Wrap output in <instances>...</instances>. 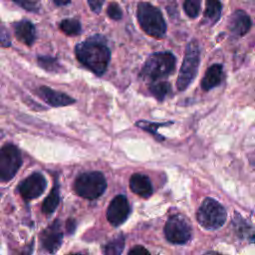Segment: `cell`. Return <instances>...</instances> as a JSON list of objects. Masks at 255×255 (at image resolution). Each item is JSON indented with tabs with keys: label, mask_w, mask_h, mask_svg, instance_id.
<instances>
[{
	"label": "cell",
	"mask_w": 255,
	"mask_h": 255,
	"mask_svg": "<svg viewBox=\"0 0 255 255\" xmlns=\"http://www.w3.org/2000/svg\"><path fill=\"white\" fill-rule=\"evenodd\" d=\"M14 31L17 39L22 43L30 46L34 43L36 30L34 25L28 20H21L14 24Z\"/></svg>",
	"instance_id": "15"
},
{
	"label": "cell",
	"mask_w": 255,
	"mask_h": 255,
	"mask_svg": "<svg viewBox=\"0 0 255 255\" xmlns=\"http://www.w3.org/2000/svg\"><path fill=\"white\" fill-rule=\"evenodd\" d=\"M47 181L40 172H34L22 180L18 186V190L24 199L30 200L39 197L45 190Z\"/></svg>",
	"instance_id": "9"
},
{
	"label": "cell",
	"mask_w": 255,
	"mask_h": 255,
	"mask_svg": "<svg viewBox=\"0 0 255 255\" xmlns=\"http://www.w3.org/2000/svg\"><path fill=\"white\" fill-rule=\"evenodd\" d=\"M20 7L24 8L30 12H37L39 10V5L36 0H12Z\"/></svg>",
	"instance_id": "26"
},
{
	"label": "cell",
	"mask_w": 255,
	"mask_h": 255,
	"mask_svg": "<svg viewBox=\"0 0 255 255\" xmlns=\"http://www.w3.org/2000/svg\"><path fill=\"white\" fill-rule=\"evenodd\" d=\"M129 204L125 195H117L109 204L107 218L114 226L123 224L129 215Z\"/></svg>",
	"instance_id": "10"
},
{
	"label": "cell",
	"mask_w": 255,
	"mask_h": 255,
	"mask_svg": "<svg viewBox=\"0 0 255 255\" xmlns=\"http://www.w3.org/2000/svg\"><path fill=\"white\" fill-rule=\"evenodd\" d=\"M105 1L106 0H88V3L92 11H94L95 13H100Z\"/></svg>",
	"instance_id": "27"
},
{
	"label": "cell",
	"mask_w": 255,
	"mask_h": 255,
	"mask_svg": "<svg viewBox=\"0 0 255 255\" xmlns=\"http://www.w3.org/2000/svg\"><path fill=\"white\" fill-rule=\"evenodd\" d=\"M38 96L52 107H64L75 103V100L68 95L54 91L48 87L42 86L37 90Z\"/></svg>",
	"instance_id": "13"
},
{
	"label": "cell",
	"mask_w": 255,
	"mask_h": 255,
	"mask_svg": "<svg viewBox=\"0 0 255 255\" xmlns=\"http://www.w3.org/2000/svg\"><path fill=\"white\" fill-rule=\"evenodd\" d=\"M79 62L95 74L103 75L110 63L111 52L100 36H94L75 47Z\"/></svg>",
	"instance_id": "1"
},
{
	"label": "cell",
	"mask_w": 255,
	"mask_h": 255,
	"mask_svg": "<svg viewBox=\"0 0 255 255\" xmlns=\"http://www.w3.org/2000/svg\"><path fill=\"white\" fill-rule=\"evenodd\" d=\"M206 255H218V254H216V253H214V252H210V253H207Z\"/></svg>",
	"instance_id": "32"
},
{
	"label": "cell",
	"mask_w": 255,
	"mask_h": 255,
	"mask_svg": "<svg viewBox=\"0 0 255 255\" xmlns=\"http://www.w3.org/2000/svg\"><path fill=\"white\" fill-rule=\"evenodd\" d=\"M166 124L170 125L171 123H162V124H160V123H149V122H146V121H139L135 125L138 128H142L144 130H147L148 132L152 133L157 138V140H163L164 137L159 135V134H157L156 129H157V128H159L161 126H166Z\"/></svg>",
	"instance_id": "23"
},
{
	"label": "cell",
	"mask_w": 255,
	"mask_h": 255,
	"mask_svg": "<svg viewBox=\"0 0 255 255\" xmlns=\"http://www.w3.org/2000/svg\"><path fill=\"white\" fill-rule=\"evenodd\" d=\"M170 90L171 87L167 82H160L156 84H151L149 86L150 94L158 101H162L170 92Z\"/></svg>",
	"instance_id": "22"
},
{
	"label": "cell",
	"mask_w": 255,
	"mask_h": 255,
	"mask_svg": "<svg viewBox=\"0 0 255 255\" xmlns=\"http://www.w3.org/2000/svg\"><path fill=\"white\" fill-rule=\"evenodd\" d=\"M200 62V49L195 40L190 41L185 49V55L177 78V89L185 90L196 77Z\"/></svg>",
	"instance_id": "5"
},
{
	"label": "cell",
	"mask_w": 255,
	"mask_h": 255,
	"mask_svg": "<svg viewBox=\"0 0 255 255\" xmlns=\"http://www.w3.org/2000/svg\"><path fill=\"white\" fill-rule=\"evenodd\" d=\"M107 12H108L109 17L114 20H120L123 17L122 9L119 6V4L116 2H112L109 4V6L107 8Z\"/></svg>",
	"instance_id": "25"
},
{
	"label": "cell",
	"mask_w": 255,
	"mask_h": 255,
	"mask_svg": "<svg viewBox=\"0 0 255 255\" xmlns=\"http://www.w3.org/2000/svg\"><path fill=\"white\" fill-rule=\"evenodd\" d=\"M106 188V178L100 171L84 172L76 178L74 184V189L78 195L91 200L100 197Z\"/></svg>",
	"instance_id": "6"
},
{
	"label": "cell",
	"mask_w": 255,
	"mask_h": 255,
	"mask_svg": "<svg viewBox=\"0 0 255 255\" xmlns=\"http://www.w3.org/2000/svg\"><path fill=\"white\" fill-rule=\"evenodd\" d=\"M128 255H150V254L143 246L137 245L129 250Z\"/></svg>",
	"instance_id": "28"
},
{
	"label": "cell",
	"mask_w": 255,
	"mask_h": 255,
	"mask_svg": "<svg viewBox=\"0 0 255 255\" xmlns=\"http://www.w3.org/2000/svg\"><path fill=\"white\" fill-rule=\"evenodd\" d=\"M164 235L173 244H184L191 237V227L184 217L173 215L164 225Z\"/></svg>",
	"instance_id": "8"
},
{
	"label": "cell",
	"mask_w": 255,
	"mask_h": 255,
	"mask_svg": "<svg viewBox=\"0 0 255 255\" xmlns=\"http://www.w3.org/2000/svg\"><path fill=\"white\" fill-rule=\"evenodd\" d=\"M22 164L21 153L17 146L6 143L0 150V178L8 181L13 178Z\"/></svg>",
	"instance_id": "7"
},
{
	"label": "cell",
	"mask_w": 255,
	"mask_h": 255,
	"mask_svg": "<svg viewBox=\"0 0 255 255\" xmlns=\"http://www.w3.org/2000/svg\"><path fill=\"white\" fill-rule=\"evenodd\" d=\"M61 30L69 36H77L82 32L81 23L77 19H64L60 23Z\"/></svg>",
	"instance_id": "20"
},
{
	"label": "cell",
	"mask_w": 255,
	"mask_h": 255,
	"mask_svg": "<svg viewBox=\"0 0 255 255\" xmlns=\"http://www.w3.org/2000/svg\"><path fill=\"white\" fill-rule=\"evenodd\" d=\"M1 43H2V46L4 47H7L10 45V40H9V35L5 34V29L4 27L2 28V32H1Z\"/></svg>",
	"instance_id": "29"
},
{
	"label": "cell",
	"mask_w": 255,
	"mask_h": 255,
	"mask_svg": "<svg viewBox=\"0 0 255 255\" xmlns=\"http://www.w3.org/2000/svg\"><path fill=\"white\" fill-rule=\"evenodd\" d=\"M222 5L220 0H206L204 10V20L208 24H214L218 21L221 15Z\"/></svg>",
	"instance_id": "17"
},
{
	"label": "cell",
	"mask_w": 255,
	"mask_h": 255,
	"mask_svg": "<svg viewBox=\"0 0 255 255\" xmlns=\"http://www.w3.org/2000/svg\"><path fill=\"white\" fill-rule=\"evenodd\" d=\"M75 227H76V222L74 219H69L66 223V229L69 233H73L74 230H75Z\"/></svg>",
	"instance_id": "30"
},
{
	"label": "cell",
	"mask_w": 255,
	"mask_h": 255,
	"mask_svg": "<svg viewBox=\"0 0 255 255\" xmlns=\"http://www.w3.org/2000/svg\"><path fill=\"white\" fill-rule=\"evenodd\" d=\"M40 238L42 246L46 251L51 254L57 252L63 240V232L61 231L60 222L58 220L54 221L41 233Z\"/></svg>",
	"instance_id": "11"
},
{
	"label": "cell",
	"mask_w": 255,
	"mask_h": 255,
	"mask_svg": "<svg viewBox=\"0 0 255 255\" xmlns=\"http://www.w3.org/2000/svg\"><path fill=\"white\" fill-rule=\"evenodd\" d=\"M73 255H81V254H73Z\"/></svg>",
	"instance_id": "33"
},
{
	"label": "cell",
	"mask_w": 255,
	"mask_h": 255,
	"mask_svg": "<svg viewBox=\"0 0 255 255\" xmlns=\"http://www.w3.org/2000/svg\"><path fill=\"white\" fill-rule=\"evenodd\" d=\"M176 59L170 52H157L151 54L145 61L140 76L155 81L168 76L174 70Z\"/></svg>",
	"instance_id": "3"
},
{
	"label": "cell",
	"mask_w": 255,
	"mask_h": 255,
	"mask_svg": "<svg viewBox=\"0 0 255 255\" xmlns=\"http://www.w3.org/2000/svg\"><path fill=\"white\" fill-rule=\"evenodd\" d=\"M252 22L249 15L243 10H236L232 13L228 22V29L234 36H244L249 32Z\"/></svg>",
	"instance_id": "12"
},
{
	"label": "cell",
	"mask_w": 255,
	"mask_h": 255,
	"mask_svg": "<svg viewBox=\"0 0 255 255\" xmlns=\"http://www.w3.org/2000/svg\"><path fill=\"white\" fill-rule=\"evenodd\" d=\"M124 247L125 238L123 235H120L104 246V252L106 255H121Z\"/></svg>",
	"instance_id": "19"
},
{
	"label": "cell",
	"mask_w": 255,
	"mask_h": 255,
	"mask_svg": "<svg viewBox=\"0 0 255 255\" xmlns=\"http://www.w3.org/2000/svg\"><path fill=\"white\" fill-rule=\"evenodd\" d=\"M38 64L48 72L59 73L63 72V67L58 63L57 59L50 56H40L38 57Z\"/></svg>",
	"instance_id": "21"
},
{
	"label": "cell",
	"mask_w": 255,
	"mask_h": 255,
	"mask_svg": "<svg viewBox=\"0 0 255 255\" xmlns=\"http://www.w3.org/2000/svg\"><path fill=\"white\" fill-rule=\"evenodd\" d=\"M60 202V195H59V185L56 182L54 187L52 188L50 194L45 198L42 203V212L46 215L52 214L55 209L57 208Z\"/></svg>",
	"instance_id": "18"
},
{
	"label": "cell",
	"mask_w": 255,
	"mask_h": 255,
	"mask_svg": "<svg viewBox=\"0 0 255 255\" xmlns=\"http://www.w3.org/2000/svg\"><path fill=\"white\" fill-rule=\"evenodd\" d=\"M201 0H185L183 3V9L187 16L190 18H196L200 11Z\"/></svg>",
	"instance_id": "24"
},
{
	"label": "cell",
	"mask_w": 255,
	"mask_h": 255,
	"mask_svg": "<svg viewBox=\"0 0 255 255\" xmlns=\"http://www.w3.org/2000/svg\"><path fill=\"white\" fill-rule=\"evenodd\" d=\"M141 29L149 36L162 38L166 32V24L161 12L147 2H140L136 12Z\"/></svg>",
	"instance_id": "2"
},
{
	"label": "cell",
	"mask_w": 255,
	"mask_h": 255,
	"mask_svg": "<svg viewBox=\"0 0 255 255\" xmlns=\"http://www.w3.org/2000/svg\"><path fill=\"white\" fill-rule=\"evenodd\" d=\"M129 187L133 193L143 198H148L153 190L149 178L141 173H134L130 176Z\"/></svg>",
	"instance_id": "14"
},
{
	"label": "cell",
	"mask_w": 255,
	"mask_h": 255,
	"mask_svg": "<svg viewBox=\"0 0 255 255\" xmlns=\"http://www.w3.org/2000/svg\"><path fill=\"white\" fill-rule=\"evenodd\" d=\"M198 223L207 230L220 228L226 221L227 212L217 200L207 197L199 206L196 214Z\"/></svg>",
	"instance_id": "4"
},
{
	"label": "cell",
	"mask_w": 255,
	"mask_h": 255,
	"mask_svg": "<svg viewBox=\"0 0 255 255\" xmlns=\"http://www.w3.org/2000/svg\"><path fill=\"white\" fill-rule=\"evenodd\" d=\"M223 78V69L220 64L211 65L201 81V88L204 91H209L220 85Z\"/></svg>",
	"instance_id": "16"
},
{
	"label": "cell",
	"mask_w": 255,
	"mask_h": 255,
	"mask_svg": "<svg viewBox=\"0 0 255 255\" xmlns=\"http://www.w3.org/2000/svg\"><path fill=\"white\" fill-rule=\"evenodd\" d=\"M53 1L57 6H65L71 2V0H53Z\"/></svg>",
	"instance_id": "31"
}]
</instances>
